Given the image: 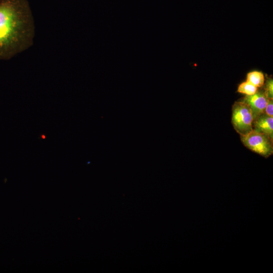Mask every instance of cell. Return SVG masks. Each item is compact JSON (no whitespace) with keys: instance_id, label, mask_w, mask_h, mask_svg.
I'll use <instances>...</instances> for the list:
<instances>
[{"instance_id":"1","label":"cell","mask_w":273,"mask_h":273,"mask_svg":"<svg viewBox=\"0 0 273 273\" xmlns=\"http://www.w3.org/2000/svg\"><path fill=\"white\" fill-rule=\"evenodd\" d=\"M34 30L26 0H0V59H9L30 47Z\"/></svg>"},{"instance_id":"2","label":"cell","mask_w":273,"mask_h":273,"mask_svg":"<svg viewBox=\"0 0 273 273\" xmlns=\"http://www.w3.org/2000/svg\"><path fill=\"white\" fill-rule=\"evenodd\" d=\"M253 116L248 105L240 101L236 102L232 107V123L235 130L244 135L253 130Z\"/></svg>"},{"instance_id":"3","label":"cell","mask_w":273,"mask_h":273,"mask_svg":"<svg viewBox=\"0 0 273 273\" xmlns=\"http://www.w3.org/2000/svg\"><path fill=\"white\" fill-rule=\"evenodd\" d=\"M243 145L253 152L267 158L273 153V141L266 135L253 129L249 133L241 135Z\"/></svg>"},{"instance_id":"4","label":"cell","mask_w":273,"mask_h":273,"mask_svg":"<svg viewBox=\"0 0 273 273\" xmlns=\"http://www.w3.org/2000/svg\"><path fill=\"white\" fill-rule=\"evenodd\" d=\"M268 99L264 92L257 91L252 95H246L241 101L250 108L253 120L264 113Z\"/></svg>"},{"instance_id":"5","label":"cell","mask_w":273,"mask_h":273,"mask_svg":"<svg viewBox=\"0 0 273 273\" xmlns=\"http://www.w3.org/2000/svg\"><path fill=\"white\" fill-rule=\"evenodd\" d=\"M252 128L273 141V117L263 113L253 120Z\"/></svg>"},{"instance_id":"6","label":"cell","mask_w":273,"mask_h":273,"mask_svg":"<svg viewBox=\"0 0 273 273\" xmlns=\"http://www.w3.org/2000/svg\"><path fill=\"white\" fill-rule=\"evenodd\" d=\"M246 81L257 87H260L264 84V76L262 72L254 71L247 74Z\"/></svg>"},{"instance_id":"7","label":"cell","mask_w":273,"mask_h":273,"mask_svg":"<svg viewBox=\"0 0 273 273\" xmlns=\"http://www.w3.org/2000/svg\"><path fill=\"white\" fill-rule=\"evenodd\" d=\"M257 88L251 83L245 81L241 83L238 88V92L246 95H252L257 91Z\"/></svg>"},{"instance_id":"8","label":"cell","mask_w":273,"mask_h":273,"mask_svg":"<svg viewBox=\"0 0 273 273\" xmlns=\"http://www.w3.org/2000/svg\"><path fill=\"white\" fill-rule=\"evenodd\" d=\"M264 93L268 99H273V81L272 79H268L266 81Z\"/></svg>"},{"instance_id":"9","label":"cell","mask_w":273,"mask_h":273,"mask_svg":"<svg viewBox=\"0 0 273 273\" xmlns=\"http://www.w3.org/2000/svg\"><path fill=\"white\" fill-rule=\"evenodd\" d=\"M273 99H268L267 104L265 107L264 113L267 115L273 117Z\"/></svg>"}]
</instances>
